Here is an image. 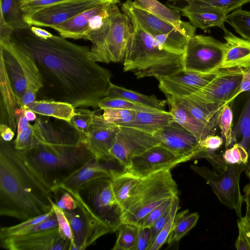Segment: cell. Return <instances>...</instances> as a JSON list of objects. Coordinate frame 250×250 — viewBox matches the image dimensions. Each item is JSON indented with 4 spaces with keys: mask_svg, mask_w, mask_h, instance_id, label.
Here are the masks:
<instances>
[{
    "mask_svg": "<svg viewBox=\"0 0 250 250\" xmlns=\"http://www.w3.org/2000/svg\"><path fill=\"white\" fill-rule=\"evenodd\" d=\"M237 226L243 229L250 240V211L248 209L246 215L238 220Z\"/></svg>",
    "mask_w": 250,
    "mask_h": 250,
    "instance_id": "56",
    "label": "cell"
},
{
    "mask_svg": "<svg viewBox=\"0 0 250 250\" xmlns=\"http://www.w3.org/2000/svg\"><path fill=\"white\" fill-rule=\"evenodd\" d=\"M233 113L229 104H225L222 108L219 118L218 126L225 141V146L228 148L236 141L232 129Z\"/></svg>",
    "mask_w": 250,
    "mask_h": 250,
    "instance_id": "41",
    "label": "cell"
},
{
    "mask_svg": "<svg viewBox=\"0 0 250 250\" xmlns=\"http://www.w3.org/2000/svg\"><path fill=\"white\" fill-rule=\"evenodd\" d=\"M52 192L33 173L14 142L0 139V215L24 221L52 209Z\"/></svg>",
    "mask_w": 250,
    "mask_h": 250,
    "instance_id": "2",
    "label": "cell"
},
{
    "mask_svg": "<svg viewBox=\"0 0 250 250\" xmlns=\"http://www.w3.org/2000/svg\"><path fill=\"white\" fill-rule=\"evenodd\" d=\"M188 210L176 213L173 226L167 240L170 245L179 241L196 224L199 216L197 212L186 215Z\"/></svg>",
    "mask_w": 250,
    "mask_h": 250,
    "instance_id": "36",
    "label": "cell"
},
{
    "mask_svg": "<svg viewBox=\"0 0 250 250\" xmlns=\"http://www.w3.org/2000/svg\"><path fill=\"white\" fill-rule=\"evenodd\" d=\"M227 48L219 69L246 68L250 66V41L234 35L226 28H222Z\"/></svg>",
    "mask_w": 250,
    "mask_h": 250,
    "instance_id": "23",
    "label": "cell"
},
{
    "mask_svg": "<svg viewBox=\"0 0 250 250\" xmlns=\"http://www.w3.org/2000/svg\"><path fill=\"white\" fill-rule=\"evenodd\" d=\"M51 203L57 217L60 235L71 243L70 250H75L72 229L64 211L55 203L54 200H51Z\"/></svg>",
    "mask_w": 250,
    "mask_h": 250,
    "instance_id": "47",
    "label": "cell"
},
{
    "mask_svg": "<svg viewBox=\"0 0 250 250\" xmlns=\"http://www.w3.org/2000/svg\"><path fill=\"white\" fill-rule=\"evenodd\" d=\"M178 193V186L170 170L140 178L124 205L119 218L120 225L136 226L154 208L168 199L177 197Z\"/></svg>",
    "mask_w": 250,
    "mask_h": 250,
    "instance_id": "5",
    "label": "cell"
},
{
    "mask_svg": "<svg viewBox=\"0 0 250 250\" xmlns=\"http://www.w3.org/2000/svg\"><path fill=\"white\" fill-rule=\"evenodd\" d=\"M106 96L119 98L129 101L152 107L160 110H165L167 103V100L158 99L154 95H146L136 91L128 89L110 83Z\"/></svg>",
    "mask_w": 250,
    "mask_h": 250,
    "instance_id": "35",
    "label": "cell"
},
{
    "mask_svg": "<svg viewBox=\"0 0 250 250\" xmlns=\"http://www.w3.org/2000/svg\"><path fill=\"white\" fill-rule=\"evenodd\" d=\"M0 122L5 124L14 132L17 128V118L23 110L18 104L7 73L4 62L0 59Z\"/></svg>",
    "mask_w": 250,
    "mask_h": 250,
    "instance_id": "22",
    "label": "cell"
},
{
    "mask_svg": "<svg viewBox=\"0 0 250 250\" xmlns=\"http://www.w3.org/2000/svg\"><path fill=\"white\" fill-rule=\"evenodd\" d=\"M138 227L130 224H122L118 228V233L112 250H135Z\"/></svg>",
    "mask_w": 250,
    "mask_h": 250,
    "instance_id": "39",
    "label": "cell"
},
{
    "mask_svg": "<svg viewBox=\"0 0 250 250\" xmlns=\"http://www.w3.org/2000/svg\"><path fill=\"white\" fill-rule=\"evenodd\" d=\"M56 227H58V222L52 208L46 213L22 221L17 225L1 227L0 239L27 235Z\"/></svg>",
    "mask_w": 250,
    "mask_h": 250,
    "instance_id": "25",
    "label": "cell"
},
{
    "mask_svg": "<svg viewBox=\"0 0 250 250\" xmlns=\"http://www.w3.org/2000/svg\"><path fill=\"white\" fill-rule=\"evenodd\" d=\"M226 42L211 36L195 35L188 39L184 53V70L201 73L220 70Z\"/></svg>",
    "mask_w": 250,
    "mask_h": 250,
    "instance_id": "8",
    "label": "cell"
},
{
    "mask_svg": "<svg viewBox=\"0 0 250 250\" xmlns=\"http://www.w3.org/2000/svg\"><path fill=\"white\" fill-rule=\"evenodd\" d=\"M120 126L106 122L102 115L96 114L88 134L83 141L95 159L99 161L115 160L110 154Z\"/></svg>",
    "mask_w": 250,
    "mask_h": 250,
    "instance_id": "17",
    "label": "cell"
},
{
    "mask_svg": "<svg viewBox=\"0 0 250 250\" xmlns=\"http://www.w3.org/2000/svg\"><path fill=\"white\" fill-rule=\"evenodd\" d=\"M0 246L9 250H70L71 243L60 235L56 227L27 235L0 239Z\"/></svg>",
    "mask_w": 250,
    "mask_h": 250,
    "instance_id": "16",
    "label": "cell"
},
{
    "mask_svg": "<svg viewBox=\"0 0 250 250\" xmlns=\"http://www.w3.org/2000/svg\"><path fill=\"white\" fill-rule=\"evenodd\" d=\"M52 192L55 203L63 211L72 210L77 207L75 199L68 191L58 187Z\"/></svg>",
    "mask_w": 250,
    "mask_h": 250,
    "instance_id": "49",
    "label": "cell"
},
{
    "mask_svg": "<svg viewBox=\"0 0 250 250\" xmlns=\"http://www.w3.org/2000/svg\"><path fill=\"white\" fill-rule=\"evenodd\" d=\"M123 12L133 17L138 23L153 37L165 34L186 48L188 38L173 25L141 7L135 1L127 0L121 6Z\"/></svg>",
    "mask_w": 250,
    "mask_h": 250,
    "instance_id": "19",
    "label": "cell"
},
{
    "mask_svg": "<svg viewBox=\"0 0 250 250\" xmlns=\"http://www.w3.org/2000/svg\"><path fill=\"white\" fill-rule=\"evenodd\" d=\"M25 109H30L41 116L52 117L69 123L75 114V107L72 104L51 100H36L27 104Z\"/></svg>",
    "mask_w": 250,
    "mask_h": 250,
    "instance_id": "32",
    "label": "cell"
},
{
    "mask_svg": "<svg viewBox=\"0 0 250 250\" xmlns=\"http://www.w3.org/2000/svg\"><path fill=\"white\" fill-rule=\"evenodd\" d=\"M190 168L206 181L222 204L234 210L239 218L242 217L244 197L240 188V179L245 165L226 164L216 171L196 165H191Z\"/></svg>",
    "mask_w": 250,
    "mask_h": 250,
    "instance_id": "6",
    "label": "cell"
},
{
    "mask_svg": "<svg viewBox=\"0 0 250 250\" xmlns=\"http://www.w3.org/2000/svg\"><path fill=\"white\" fill-rule=\"evenodd\" d=\"M107 0H67L41 8L26 15V22L31 26L53 28L69 20L95 4Z\"/></svg>",
    "mask_w": 250,
    "mask_h": 250,
    "instance_id": "12",
    "label": "cell"
},
{
    "mask_svg": "<svg viewBox=\"0 0 250 250\" xmlns=\"http://www.w3.org/2000/svg\"><path fill=\"white\" fill-rule=\"evenodd\" d=\"M130 28L129 17L118 8L112 17L103 47L96 62L108 63L124 61Z\"/></svg>",
    "mask_w": 250,
    "mask_h": 250,
    "instance_id": "15",
    "label": "cell"
},
{
    "mask_svg": "<svg viewBox=\"0 0 250 250\" xmlns=\"http://www.w3.org/2000/svg\"><path fill=\"white\" fill-rule=\"evenodd\" d=\"M100 162L95 159L89 161L74 172L58 187L79 191L95 181L110 178L111 169L103 166Z\"/></svg>",
    "mask_w": 250,
    "mask_h": 250,
    "instance_id": "24",
    "label": "cell"
},
{
    "mask_svg": "<svg viewBox=\"0 0 250 250\" xmlns=\"http://www.w3.org/2000/svg\"><path fill=\"white\" fill-rule=\"evenodd\" d=\"M95 115V112L87 108H75V114L70 123L79 133L82 143L89 131Z\"/></svg>",
    "mask_w": 250,
    "mask_h": 250,
    "instance_id": "42",
    "label": "cell"
},
{
    "mask_svg": "<svg viewBox=\"0 0 250 250\" xmlns=\"http://www.w3.org/2000/svg\"><path fill=\"white\" fill-rule=\"evenodd\" d=\"M30 29L32 33L36 36L42 39H47L53 36V35L47 31L36 26H31Z\"/></svg>",
    "mask_w": 250,
    "mask_h": 250,
    "instance_id": "59",
    "label": "cell"
},
{
    "mask_svg": "<svg viewBox=\"0 0 250 250\" xmlns=\"http://www.w3.org/2000/svg\"><path fill=\"white\" fill-rule=\"evenodd\" d=\"M0 133L1 138L6 142L12 141L15 135V132L7 125L0 124Z\"/></svg>",
    "mask_w": 250,
    "mask_h": 250,
    "instance_id": "57",
    "label": "cell"
},
{
    "mask_svg": "<svg viewBox=\"0 0 250 250\" xmlns=\"http://www.w3.org/2000/svg\"><path fill=\"white\" fill-rule=\"evenodd\" d=\"M173 121V116L169 111H137L135 120L123 126L133 127L153 135Z\"/></svg>",
    "mask_w": 250,
    "mask_h": 250,
    "instance_id": "31",
    "label": "cell"
},
{
    "mask_svg": "<svg viewBox=\"0 0 250 250\" xmlns=\"http://www.w3.org/2000/svg\"><path fill=\"white\" fill-rule=\"evenodd\" d=\"M250 91V66L244 69L242 80L237 92L231 99L233 101L241 93Z\"/></svg>",
    "mask_w": 250,
    "mask_h": 250,
    "instance_id": "54",
    "label": "cell"
},
{
    "mask_svg": "<svg viewBox=\"0 0 250 250\" xmlns=\"http://www.w3.org/2000/svg\"><path fill=\"white\" fill-rule=\"evenodd\" d=\"M174 198L168 199L156 207L142 218L136 226L138 228H150L171 206Z\"/></svg>",
    "mask_w": 250,
    "mask_h": 250,
    "instance_id": "50",
    "label": "cell"
},
{
    "mask_svg": "<svg viewBox=\"0 0 250 250\" xmlns=\"http://www.w3.org/2000/svg\"><path fill=\"white\" fill-rule=\"evenodd\" d=\"M153 135L159 145L178 155L192 159L199 152V141L175 121L161 128Z\"/></svg>",
    "mask_w": 250,
    "mask_h": 250,
    "instance_id": "18",
    "label": "cell"
},
{
    "mask_svg": "<svg viewBox=\"0 0 250 250\" xmlns=\"http://www.w3.org/2000/svg\"><path fill=\"white\" fill-rule=\"evenodd\" d=\"M146 11L173 25L188 38L195 35L196 27L181 19L180 12L170 9L157 0H134Z\"/></svg>",
    "mask_w": 250,
    "mask_h": 250,
    "instance_id": "28",
    "label": "cell"
},
{
    "mask_svg": "<svg viewBox=\"0 0 250 250\" xmlns=\"http://www.w3.org/2000/svg\"><path fill=\"white\" fill-rule=\"evenodd\" d=\"M247 209H248L250 211V204L249 206H247Z\"/></svg>",
    "mask_w": 250,
    "mask_h": 250,
    "instance_id": "61",
    "label": "cell"
},
{
    "mask_svg": "<svg viewBox=\"0 0 250 250\" xmlns=\"http://www.w3.org/2000/svg\"><path fill=\"white\" fill-rule=\"evenodd\" d=\"M159 144L154 136L139 129L120 126L110 154L124 169L130 166L131 159Z\"/></svg>",
    "mask_w": 250,
    "mask_h": 250,
    "instance_id": "11",
    "label": "cell"
},
{
    "mask_svg": "<svg viewBox=\"0 0 250 250\" xmlns=\"http://www.w3.org/2000/svg\"><path fill=\"white\" fill-rule=\"evenodd\" d=\"M127 16L131 28L124 59V72L131 71L137 79H142L167 76L184 70V54L160 49L153 36Z\"/></svg>",
    "mask_w": 250,
    "mask_h": 250,
    "instance_id": "4",
    "label": "cell"
},
{
    "mask_svg": "<svg viewBox=\"0 0 250 250\" xmlns=\"http://www.w3.org/2000/svg\"><path fill=\"white\" fill-rule=\"evenodd\" d=\"M15 52L21 66L26 82L21 109L36 99L37 94L43 87L42 80L35 60L30 52L12 34Z\"/></svg>",
    "mask_w": 250,
    "mask_h": 250,
    "instance_id": "20",
    "label": "cell"
},
{
    "mask_svg": "<svg viewBox=\"0 0 250 250\" xmlns=\"http://www.w3.org/2000/svg\"><path fill=\"white\" fill-rule=\"evenodd\" d=\"M20 152L28 168L51 192L74 172L94 159L83 143L63 144L39 142Z\"/></svg>",
    "mask_w": 250,
    "mask_h": 250,
    "instance_id": "3",
    "label": "cell"
},
{
    "mask_svg": "<svg viewBox=\"0 0 250 250\" xmlns=\"http://www.w3.org/2000/svg\"><path fill=\"white\" fill-rule=\"evenodd\" d=\"M238 236L235 243V248L237 250H250V240L247 235L239 227Z\"/></svg>",
    "mask_w": 250,
    "mask_h": 250,
    "instance_id": "55",
    "label": "cell"
},
{
    "mask_svg": "<svg viewBox=\"0 0 250 250\" xmlns=\"http://www.w3.org/2000/svg\"><path fill=\"white\" fill-rule=\"evenodd\" d=\"M179 204V200L178 196H177L173 200L168 220L156 237L149 250H158L167 241L173 226L174 219L178 209Z\"/></svg>",
    "mask_w": 250,
    "mask_h": 250,
    "instance_id": "45",
    "label": "cell"
},
{
    "mask_svg": "<svg viewBox=\"0 0 250 250\" xmlns=\"http://www.w3.org/2000/svg\"><path fill=\"white\" fill-rule=\"evenodd\" d=\"M0 22L14 30L30 27L26 21L20 0H0Z\"/></svg>",
    "mask_w": 250,
    "mask_h": 250,
    "instance_id": "34",
    "label": "cell"
},
{
    "mask_svg": "<svg viewBox=\"0 0 250 250\" xmlns=\"http://www.w3.org/2000/svg\"><path fill=\"white\" fill-rule=\"evenodd\" d=\"M183 1L189 7H211L222 11L226 14L250 2V0H170Z\"/></svg>",
    "mask_w": 250,
    "mask_h": 250,
    "instance_id": "37",
    "label": "cell"
},
{
    "mask_svg": "<svg viewBox=\"0 0 250 250\" xmlns=\"http://www.w3.org/2000/svg\"><path fill=\"white\" fill-rule=\"evenodd\" d=\"M227 164H242L247 165L249 162V152L239 143H235L230 148H227L223 156Z\"/></svg>",
    "mask_w": 250,
    "mask_h": 250,
    "instance_id": "46",
    "label": "cell"
},
{
    "mask_svg": "<svg viewBox=\"0 0 250 250\" xmlns=\"http://www.w3.org/2000/svg\"><path fill=\"white\" fill-rule=\"evenodd\" d=\"M23 114L28 121H33L37 119L36 113L30 109H25Z\"/></svg>",
    "mask_w": 250,
    "mask_h": 250,
    "instance_id": "60",
    "label": "cell"
},
{
    "mask_svg": "<svg viewBox=\"0 0 250 250\" xmlns=\"http://www.w3.org/2000/svg\"><path fill=\"white\" fill-rule=\"evenodd\" d=\"M101 110L105 108H122L133 110L137 111H153L160 110L146 105L138 104L119 98L105 96L98 104Z\"/></svg>",
    "mask_w": 250,
    "mask_h": 250,
    "instance_id": "43",
    "label": "cell"
},
{
    "mask_svg": "<svg viewBox=\"0 0 250 250\" xmlns=\"http://www.w3.org/2000/svg\"><path fill=\"white\" fill-rule=\"evenodd\" d=\"M138 228L135 250H148L150 240V228Z\"/></svg>",
    "mask_w": 250,
    "mask_h": 250,
    "instance_id": "53",
    "label": "cell"
},
{
    "mask_svg": "<svg viewBox=\"0 0 250 250\" xmlns=\"http://www.w3.org/2000/svg\"><path fill=\"white\" fill-rule=\"evenodd\" d=\"M139 179L127 169H124L122 172L111 170L112 188L121 213L131 190Z\"/></svg>",
    "mask_w": 250,
    "mask_h": 250,
    "instance_id": "33",
    "label": "cell"
},
{
    "mask_svg": "<svg viewBox=\"0 0 250 250\" xmlns=\"http://www.w3.org/2000/svg\"><path fill=\"white\" fill-rule=\"evenodd\" d=\"M171 207V205L165 213L150 227V240L149 249L168 220L170 213Z\"/></svg>",
    "mask_w": 250,
    "mask_h": 250,
    "instance_id": "52",
    "label": "cell"
},
{
    "mask_svg": "<svg viewBox=\"0 0 250 250\" xmlns=\"http://www.w3.org/2000/svg\"><path fill=\"white\" fill-rule=\"evenodd\" d=\"M225 22L244 39L250 41V12L241 7L228 14Z\"/></svg>",
    "mask_w": 250,
    "mask_h": 250,
    "instance_id": "38",
    "label": "cell"
},
{
    "mask_svg": "<svg viewBox=\"0 0 250 250\" xmlns=\"http://www.w3.org/2000/svg\"><path fill=\"white\" fill-rule=\"evenodd\" d=\"M13 35L33 56L42 80L40 90L44 89L49 99L75 108H99L107 95L111 73L89 58L90 47L61 36L40 38L30 27L16 30Z\"/></svg>",
    "mask_w": 250,
    "mask_h": 250,
    "instance_id": "1",
    "label": "cell"
},
{
    "mask_svg": "<svg viewBox=\"0 0 250 250\" xmlns=\"http://www.w3.org/2000/svg\"><path fill=\"white\" fill-rule=\"evenodd\" d=\"M233 133L236 139L241 136L242 139L239 143L249 151L250 144V96L245 103Z\"/></svg>",
    "mask_w": 250,
    "mask_h": 250,
    "instance_id": "40",
    "label": "cell"
},
{
    "mask_svg": "<svg viewBox=\"0 0 250 250\" xmlns=\"http://www.w3.org/2000/svg\"><path fill=\"white\" fill-rule=\"evenodd\" d=\"M0 59L4 62L8 76L20 108L26 87L25 76L15 52L12 35L0 40Z\"/></svg>",
    "mask_w": 250,
    "mask_h": 250,
    "instance_id": "21",
    "label": "cell"
},
{
    "mask_svg": "<svg viewBox=\"0 0 250 250\" xmlns=\"http://www.w3.org/2000/svg\"><path fill=\"white\" fill-rule=\"evenodd\" d=\"M220 70L208 73L182 70L156 79L159 82V89L167 99H177L189 96L206 86L215 77Z\"/></svg>",
    "mask_w": 250,
    "mask_h": 250,
    "instance_id": "13",
    "label": "cell"
},
{
    "mask_svg": "<svg viewBox=\"0 0 250 250\" xmlns=\"http://www.w3.org/2000/svg\"><path fill=\"white\" fill-rule=\"evenodd\" d=\"M244 68L221 69L206 86L189 96L205 104L222 108L231 102L238 90Z\"/></svg>",
    "mask_w": 250,
    "mask_h": 250,
    "instance_id": "10",
    "label": "cell"
},
{
    "mask_svg": "<svg viewBox=\"0 0 250 250\" xmlns=\"http://www.w3.org/2000/svg\"><path fill=\"white\" fill-rule=\"evenodd\" d=\"M113 0H107L100 2L53 29L56 30L60 36L66 39H84L90 20Z\"/></svg>",
    "mask_w": 250,
    "mask_h": 250,
    "instance_id": "26",
    "label": "cell"
},
{
    "mask_svg": "<svg viewBox=\"0 0 250 250\" xmlns=\"http://www.w3.org/2000/svg\"><path fill=\"white\" fill-rule=\"evenodd\" d=\"M102 115L107 123L118 126H123L133 122L136 116L137 111L122 108H105Z\"/></svg>",
    "mask_w": 250,
    "mask_h": 250,
    "instance_id": "44",
    "label": "cell"
},
{
    "mask_svg": "<svg viewBox=\"0 0 250 250\" xmlns=\"http://www.w3.org/2000/svg\"><path fill=\"white\" fill-rule=\"evenodd\" d=\"M24 110L19 115L17 118V133L21 132L27 129L30 125L23 114Z\"/></svg>",
    "mask_w": 250,
    "mask_h": 250,
    "instance_id": "58",
    "label": "cell"
},
{
    "mask_svg": "<svg viewBox=\"0 0 250 250\" xmlns=\"http://www.w3.org/2000/svg\"><path fill=\"white\" fill-rule=\"evenodd\" d=\"M187 17L190 23L196 28L206 30L212 27L223 28L225 27L227 14L211 7H173Z\"/></svg>",
    "mask_w": 250,
    "mask_h": 250,
    "instance_id": "27",
    "label": "cell"
},
{
    "mask_svg": "<svg viewBox=\"0 0 250 250\" xmlns=\"http://www.w3.org/2000/svg\"><path fill=\"white\" fill-rule=\"evenodd\" d=\"M16 149L24 150L28 149L39 143L36 137L34 125L30 124L25 130L17 133V136L13 141Z\"/></svg>",
    "mask_w": 250,
    "mask_h": 250,
    "instance_id": "48",
    "label": "cell"
},
{
    "mask_svg": "<svg viewBox=\"0 0 250 250\" xmlns=\"http://www.w3.org/2000/svg\"><path fill=\"white\" fill-rule=\"evenodd\" d=\"M175 100L197 121L216 131L219 114L223 107L205 104L190 96Z\"/></svg>",
    "mask_w": 250,
    "mask_h": 250,
    "instance_id": "29",
    "label": "cell"
},
{
    "mask_svg": "<svg viewBox=\"0 0 250 250\" xmlns=\"http://www.w3.org/2000/svg\"><path fill=\"white\" fill-rule=\"evenodd\" d=\"M78 191L94 213L118 229L121 212L110 178L95 181Z\"/></svg>",
    "mask_w": 250,
    "mask_h": 250,
    "instance_id": "9",
    "label": "cell"
},
{
    "mask_svg": "<svg viewBox=\"0 0 250 250\" xmlns=\"http://www.w3.org/2000/svg\"><path fill=\"white\" fill-rule=\"evenodd\" d=\"M223 143V139L221 137L215 135H209L199 141V153L214 152L221 146Z\"/></svg>",
    "mask_w": 250,
    "mask_h": 250,
    "instance_id": "51",
    "label": "cell"
},
{
    "mask_svg": "<svg viewBox=\"0 0 250 250\" xmlns=\"http://www.w3.org/2000/svg\"><path fill=\"white\" fill-rule=\"evenodd\" d=\"M167 101L174 121L192 133L199 141L209 135H215V131L197 121L176 100L167 99Z\"/></svg>",
    "mask_w": 250,
    "mask_h": 250,
    "instance_id": "30",
    "label": "cell"
},
{
    "mask_svg": "<svg viewBox=\"0 0 250 250\" xmlns=\"http://www.w3.org/2000/svg\"><path fill=\"white\" fill-rule=\"evenodd\" d=\"M62 189L68 191L77 203L76 208L64 211L72 229L75 250H85L101 237L115 231L93 212L77 190Z\"/></svg>",
    "mask_w": 250,
    "mask_h": 250,
    "instance_id": "7",
    "label": "cell"
},
{
    "mask_svg": "<svg viewBox=\"0 0 250 250\" xmlns=\"http://www.w3.org/2000/svg\"><path fill=\"white\" fill-rule=\"evenodd\" d=\"M191 160L178 155L158 144L133 157L127 170L140 178L163 170H170L180 163Z\"/></svg>",
    "mask_w": 250,
    "mask_h": 250,
    "instance_id": "14",
    "label": "cell"
}]
</instances>
